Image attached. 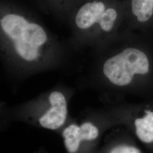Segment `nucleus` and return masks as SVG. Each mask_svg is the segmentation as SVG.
Wrapping results in <instances>:
<instances>
[{"label": "nucleus", "instance_id": "1", "mask_svg": "<svg viewBox=\"0 0 153 153\" xmlns=\"http://www.w3.org/2000/svg\"><path fill=\"white\" fill-rule=\"evenodd\" d=\"M103 72L116 86H133L139 95L153 92V52L141 39L107 59Z\"/></svg>", "mask_w": 153, "mask_h": 153}, {"label": "nucleus", "instance_id": "2", "mask_svg": "<svg viewBox=\"0 0 153 153\" xmlns=\"http://www.w3.org/2000/svg\"><path fill=\"white\" fill-rule=\"evenodd\" d=\"M4 32L13 42L16 53L22 59L33 61L39 56V48L46 42L44 29L36 23H30L23 16L9 14L0 21Z\"/></svg>", "mask_w": 153, "mask_h": 153}, {"label": "nucleus", "instance_id": "3", "mask_svg": "<svg viewBox=\"0 0 153 153\" xmlns=\"http://www.w3.org/2000/svg\"><path fill=\"white\" fill-rule=\"evenodd\" d=\"M121 11L117 4L108 0H94L79 9L75 17L76 26L88 29L94 26L104 33L112 32L119 22Z\"/></svg>", "mask_w": 153, "mask_h": 153}, {"label": "nucleus", "instance_id": "4", "mask_svg": "<svg viewBox=\"0 0 153 153\" xmlns=\"http://www.w3.org/2000/svg\"><path fill=\"white\" fill-rule=\"evenodd\" d=\"M132 126L138 140L153 150V99L138 104Z\"/></svg>", "mask_w": 153, "mask_h": 153}, {"label": "nucleus", "instance_id": "5", "mask_svg": "<svg viewBox=\"0 0 153 153\" xmlns=\"http://www.w3.org/2000/svg\"><path fill=\"white\" fill-rule=\"evenodd\" d=\"M127 13L132 25L143 32L153 29V0H128Z\"/></svg>", "mask_w": 153, "mask_h": 153}, {"label": "nucleus", "instance_id": "6", "mask_svg": "<svg viewBox=\"0 0 153 153\" xmlns=\"http://www.w3.org/2000/svg\"><path fill=\"white\" fill-rule=\"evenodd\" d=\"M49 100L52 107L39 119V123L45 128L56 129L62 126L67 116V105L62 94L54 91L50 94Z\"/></svg>", "mask_w": 153, "mask_h": 153}, {"label": "nucleus", "instance_id": "7", "mask_svg": "<svg viewBox=\"0 0 153 153\" xmlns=\"http://www.w3.org/2000/svg\"><path fill=\"white\" fill-rule=\"evenodd\" d=\"M79 126L72 124L64 129L62 136L65 139V145L70 153L76 152L82 141L79 136Z\"/></svg>", "mask_w": 153, "mask_h": 153}, {"label": "nucleus", "instance_id": "8", "mask_svg": "<svg viewBox=\"0 0 153 153\" xmlns=\"http://www.w3.org/2000/svg\"><path fill=\"white\" fill-rule=\"evenodd\" d=\"M79 136L81 141L95 140L98 137V129L90 123H85L79 126Z\"/></svg>", "mask_w": 153, "mask_h": 153}]
</instances>
